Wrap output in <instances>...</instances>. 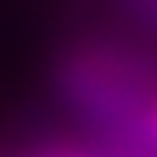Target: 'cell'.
I'll use <instances>...</instances> for the list:
<instances>
[{"label": "cell", "instance_id": "cell-1", "mask_svg": "<svg viewBox=\"0 0 157 157\" xmlns=\"http://www.w3.org/2000/svg\"><path fill=\"white\" fill-rule=\"evenodd\" d=\"M138 132H141V138H144V141H151V144L157 147V99H151V103L141 109V116H138Z\"/></svg>", "mask_w": 157, "mask_h": 157}]
</instances>
